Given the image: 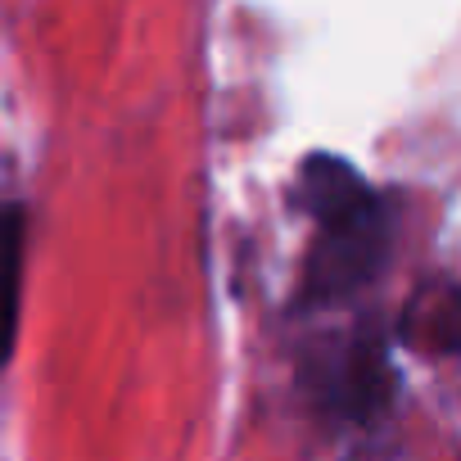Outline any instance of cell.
<instances>
[{
	"instance_id": "obj_2",
	"label": "cell",
	"mask_w": 461,
	"mask_h": 461,
	"mask_svg": "<svg viewBox=\"0 0 461 461\" xmlns=\"http://www.w3.org/2000/svg\"><path fill=\"white\" fill-rule=\"evenodd\" d=\"M303 380L312 384L321 407L357 425L375 420L393 402V371H389L384 339L375 330H357L348 339L317 348L303 362Z\"/></svg>"
},
{
	"instance_id": "obj_4",
	"label": "cell",
	"mask_w": 461,
	"mask_h": 461,
	"mask_svg": "<svg viewBox=\"0 0 461 461\" xmlns=\"http://www.w3.org/2000/svg\"><path fill=\"white\" fill-rule=\"evenodd\" d=\"M23 245H28V212H23V203H0V362L14 353V335H19Z\"/></svg>"
},
{
	"instance_id": "obj_1",
	"label": "cell",
	"mask_w": 461,
	"mask_h": 461,
	"mask_svg": "<svg viewBox=\"0 0 461 461\" xmlns=\"http://www.w3.org/2000/svg\"><path fill=\"white\" fill-rule=\"evenodd\" d=\"M299 199L317 217L299 303L326 308L371 285L389 258V212L366 176L335 154H312L299 167Z\"/></svg>"
},
{
	"instance_id": "obj_3",
	"label": "cell",
	"mask_w": 461,
	"mask_h": 461,
	"mask_svg": "<svg viewBox=\"0 0 461 461\" xmlns=\"http://www.w3.org/2000/svg\"><path fill=\"white\" fill-rule=\"evenodd\" d=\"M398 339L425 357H456L461 353V285L416 290L398 317Z\"/></svg>"
}]
</instances>
